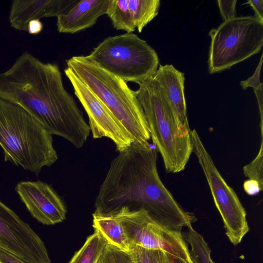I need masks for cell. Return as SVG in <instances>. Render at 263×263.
Wrapping results in <instances>:
<instances>
[{
    "instance_id": "obj_1",
    "label": "cell",
    "mask_w": 263,
    "mask_h": 263,
    "mask_svg": "<svg viewBox=\"0 0 263 263\" xmlns=\"http://www.w3.org/2000/svg\"><path fill=\"white\" fill-rule=\"evenodd\" d=\"M158 151L149 142L133 143L111 161L95 201V213L111 214L123 207L143 209L168 229L181 232L197 220L166 188L159 176Z\"/></svg>"
},
{
    "instance_id": "obj_2",
    "label": "cell",
    "mask_w": 263,
    "mask_h": 263,
    "mask_svg": "<svg viewBox=\"0 0 263 263\" xmlns=\"http://www.w3.org/2000/svg\"><path fill=\"white\" fill-rule=\"evenodd\" d=\"M0 98L19 105L52 135L81 148L90 128L65 89L58 65L44 63L27 51L0 72Z\"/></svg>"
},
{
    "instance_id": "obj_3",
    "label": "cell",
    "mask_w": 263,
    "mask_h": 263,
    "mask_svg": "<svg viewBox=\"0 0 263 263\" xmlns=\"http://www.w3.org/2000/svg\"><path fill=\"white\" fill-rule=\"evenodd\" d=\"M0 146L6 162L37 175L58 159L52 135L22 107L1 98Z\"/></svg>"
},
{
    "instance_id": "obj_4",
    "label": "cell",
    "mask_w": 263,
    "mask_h": 263,
    "mask_svg": "<svg viewBox=\"0 0 263 263\" xmlns=\"http://www.w3.org/2000/svg\"><path fill=\"white\" fill-rule=\"evenodd\" d=\"M136 93L148 124L151 138L162 156L166 171H182L193 152L190 128L180 123L154 78L139 84Z\"/></svg>"
},
{
    "instance_id": "obj_5",
    "label": "cell",
    "mask_w": 263,
    "mask_h": 263,
    "mask_svg": "<svg viewBox=\"0 0 263 263\" xmlns=\"http://www.w3.org/2000/svg\"><path fill=\"white\" fill-rule=\"evenodd\" d=\"M67 67L98 97L139 144L151 138L148 124L136 91L127 83L107 72L86 56H73Z\"/></svg>"
},
{
    "instance_id": "obj_6",
    "label": "cell",
    "mask_w": 263,
    "mask_h": 263,
    "mask_svg": "<svg viewBox=\"0 0 263 263\" xmlns=\"http://www.w3.org/2000/svg\"><path fill=\"white\" fill-rule=\"evenodd\" d=\"M86 57L125 82L138 85L154 78L159 66L156 51L134 33L107 37Z\"/></svg>"
},
{
    "instance_id": "obj_7",
    "label": "cell",
    "mask_w": 263,
    "mask_h": 263,
    "mask_svg": "<svg viewBox=\"0 0 263 263\" xmlns=\"http://www.w3.org/2000/svg\"><path fill=\"white\" fill-rule=\"evenodd\" d=\"M210 74L231 68L258 53L263 45V22L254 16H236L223 21L209 33Z\"/></svg>"
},
{
    "instance_id": "obj_8",
    "label": "cell",
    "mask_w": 263,
    "mask_h": 263,
    "mask_svg": "<svg viewBox=\"0 0 263 263\" xmlns=\"http://www.w3.org/2000/svg\"><path fill=\"white\" fill-rule=\"evenodd\" d=\"M191 138L193 152L204 173L215 205L222 219L226 234L236 246L250 230L246 210L235 192L219 173L195 129L191 130Z\"/></svg>"
},
{
    "instance_id": "obj_9",
    "label": "cell",
    "mask_w": 263,
    "mask_h": 263,
    "mask_svg": "<svg viewBox=\"0 0 263 263\" xmlns=\"http://www.w3.org/2000/svg\"><path fill=\"white\" fill-rule=\"evenodd\" d=\"M111 215L122 224L129 247L135 245L161 250L185 263H193L181 232L157 222L145 210H130L123 207Z\"/></svg>"
},
{
    "instance_id": "obj_10",
    "label": "cell",
    "mask_w": 263,
    "mask_h": 263,
    "mask_svg": "<svg viewBox=\"0 0 263 263\" xmlns=\"http://www.w3.org/2000/svg\"><path fill=\"white\" fill-rule=\"evenodd\" d=\"M74 93L89 118V125L94 139L108 138L120 153L127 149L134 140L98 97L67 67L64 70Z\"/></svg>"
},
{
    "instance_id": "obj_11",
    "label": "cell",
    "mask_w": 263,
    "mask_h": 263,
    "mask_svg": "<svg viewBox=\"0 0 263 263\" xmlns=\"http://www.w3.org/2000/svg\"><path fill=\"white\" fill-rule=\"evenodd\" d=\"M0 248L27 263H50L44 242L30 226L0 201Z\"/></svg>"
},
{
    "instance_id": "obj_12",
    "label": "cell",
    "mask_w": 263,
    "mask_h": 263,
    "mask_svg": "<svg viewBox=\"0 0 263 263\" xmlns=\"http://www.w3.org/2000/svg\"><path fill=\"white\" fill-rule=\"evenodd\" d=\"M15 190L30 214L39 222L49 226L65 219V203L51 185L41 181H24L18 182Z\"/></svg>"
},
{
    "instance_id": "obj_13",
    "label": "cell",
    "mask_w": 263,
    "mask_h": 263,
    "mask_svg": "<svg viewBox=\"0 0 263 263\" xmlns=\"http://www.w3.org/2000/svg\"><path fill=\"white\" fill-rule=\"evenodd\" d=\"M79 0H14L11 3L9 21L14 29L27 31L35 19L58 17L67 13Z\"/></svg>"
},
{
    "instance_id": "obj_14",
    "label": "cell",
    "mask_w": 263,
    "mask_h": 263,
    "mask_svg": "<svg viewBox=\"0 0 263 263\" xmlns=\"http://www.w3.org/2000/svg\"><path fill=\"white\" fill-rule=\"evenodd\" d=\"M110 0H79L67 13L57 17L60 33L73 34L95 25L106 14Z\"/></svg>"
},
{
    "instance_id": "obj_15",
    "label": "cell",
    "mask_w": 263,
    "mask_h": 263,
    "mask_svg": "<svg viewBox=\"0 0 263 263\" xmlns=\"http://www.w3.org/2000/svg\"><path fill=\"white\" fill-rule=\"evenodd\" d=\"M154 78L162 88L180 123L190 128L184 95V73L173 65H159Z\"/></svg>"
},
{
    "instance_id": "obj_16",
    "label": "cell",
    "mask_w": 263,
    "mask_h": 263,
    "mask_svg": "<svg viewBox=\"0 0 263 263\" xmlns=\"http://www.w3.org/2000/svg\"><path fill=\"white\" fill-rule=\"evenodd\" d=\"M92 227L99 232L108 244L128 252L129 245L119 220L113 215L94 212Z\"/></svg>"
},
{
    "instance_id": "obj_17",
    "label": "cell",
    "mask_w": 263,
    "mask_h": 263,
    "mask_svg": "<svg viewBox=\"0 0 263 263\" xmlns=\"http://www.w3.org/2000/svg\"><path fill=\"white\" fill-rule=\"evenodd\" d=\"M128 7L138 31L140 33L159 13V0H127Z\"/></svg>"
},
{
    "instance_id": "obj_18",
    "label": "cell",
    "mask_w": 263,
    "mask_h": 263,
    "mask_svg": "<svg viewBox=\"0 0 263 263\" xmlns=\"http://www.w3.org/2000/svg\"><path fill=\"white\" fill-rule=\"evenodd\" d=\"M107 244L102 235L95 230L68 263H97Z\"/></svg>"
},
{
    "instance_id": "obj_19",
    "label": "cell",
    "mask_w": 263,
    "mask_h": 263,
    "mask_svg": "<svg viewBox=\"0 0 263 263\" xmlns=\"http://www.w3.org/2000/svg\"><path fill=\"white\" fill-rule=\"evenodd\" d=\"M106 14L115 29L133 33L136 27L128 7L127 0H110Z\"/></svg>"
},
{
    "instance_id": "obj_20",
    "label": "cell",
    "mask_w": 263,
    "mask_h": 263,
    "mask_svg": "<svg viewBox=\"0 0 263 263\" xmlns=\"http://www.w3.org/2000/svg\"><path fill=\"white\" fill-rule=\"evenodd\" d=\"M184 234L185 240L189 244L190 253L193 263H215L211 256V251L203 236L196 231L192 225L188 226Z\"/></svg>"
},
{
    "instance_id": "obj_21",
    "label": "cell",
    "mask_w": 263,
    "mask_h": 263,
    "mask_svg": "<svg viewBox=\"0 0 263 263\" xmlns=\"http://www.w3.org/2000/svg\"><path fill=\"white\" fill-rule=\"evenodd\" d=\"M128 253L132 263H173L168 254L159 249L133 245Z\"/></svg>"
},
{
    "instance_id": "obj_22",
    "label": "cell",
    "mask_w": 263,
    "mask_h": 263,
    "mask_svg": "<svg viewBox=\"0 0 263 263\" xmlns=\"http://www.w3.org/2000/svg\"><path fill=\"white\" fill-rule=\"evenodd\" d=\"M263 146L262 141L259 152L256 157L250 163L243 167L245 176L249 179L257 181L259 184L263 186Z\"/></svg>"
},
{
    "instance_id": "obj_23",
    "label": "cell",
    "mask_w": 263,
    "mask_h": 263,
    "mask_svg": "<svg viewBox=\"0 0 263 263\" xmlns=\"http://www.w3.org/2000/svg\"><path fill=\"white\" fill-rule=\"evenodd\" d=\"M97 263H132L129 254L107 244Z\"/></svg>"
},
{
    "instance_id": "obj_24",
    "label": "cell",
    "mask_w": 263,
    "mask_h": 263,
    "mask_svg": "<svg viewBox=\"0 0 263 263\" xmlns=\"http://www.w3.org/2000/svg\"><path fill=\"white\" fill-rule=\"evenodd\" d=\"M262 59V54L259 64L252 76L246 80L240 82V84L243 89L246 90L248 87H252L253 89H263V83L260 81V74Z\"/></svg>"
},
{
    "instance_id": "obj_25",
    "label": "cell",
    "mask_w": 263,
    "mask_h": 263,
    "mask_svg": "<svg viewBox=\"0 0 263 263\" xmlns=\"http://www.w3.org/2000/svg\"><path fill=\"white\" fill-rule=\"evenodd\" d=\"M236 0H218L217 5L223 21L236 17Z\"/></svg>"
},
{
    "instance_id": "obj_26",
    "label": "cell",
    "mask_w": 263,
    "mask_h": 263,
    "mask_svg": "<svg viewBox=\"0 0 263 263\" xmlns=\"http://www.w3.org/2000/svg\"><path fill=\"white\" fill-rule=\"evenodd\" d=\"M243 189L248 195L253 196L261 191L262 186L257 181L249 179L244 182Z\"/></svg>"
},
{
    "instance_id": "obj_27",
    "label": "cell",
    "mask_w": 263,
    "mask_h": 263,
    "mask_svg": "<svg viewBox=\"0 0 263 263\" xmlns=\"http://www.w3.org/2000/svg\"><path fill=\"white\" fill-rule=\"evenodd\" d=\"M0 263H27L14 254L0 248Z\"/></svg>"
},
{
    "instance_id": "obj_28",
    "label": "cell",
    "mask_w": 263,
    "mask_h": 263,
    "mask_svg": "<svg viewBox=\"0 0 263 263\" xmlns=\"http://www.w3.org/2000/svg\"><path fill=\"white\" fill-rule=\"evenodd\" d=\"M248 4L253 9L255 12L254 16L256 18L263 22V1L262 0H249L243 5Z\"/></svg>"
},
{
    "instance_id": "obj_29",
    "label": "cell",
    "mask_w": 263,
    "mask_h": 263,
    "mask_svg": "<svg viewBox=\"0 0 263 263\" xmlns=\"http://www.w3.org/2000/svg\"><path fill=\"white\" fill-rule=\"evenodd\" d=\"M43 27L44 25L40 20L35 19L29 22L27 31L30 34L36 35L42 32Z\"/></svg>"
},
{
    "instance_id": "obj_30",
    "label": "cell",
    "mask_w": 263,
    "mask_h": 263,
    "mask_svg": "<svg viewBox=\"0 0 263 263\" xmlns=\"http://www.w3.org/2000/svg\"><path fill=\"white\" fill-rule=\"evenodd\" d=\"M255 93L260 112V130L261 136L262 137V110H263V89H254Z\"/></svg>"
},
{
    "instance_id": "obj_31",
    "label": "cell",
    "mask_w": 263,
    "mask_h": 263,
    "mask_svg": "<svg viewBox=\"0 0 263 263\" xmlns=\"http://www.w3.org/2000/svg\"><path fill=\"white\" fill-rule=\"evenodd\" d=\"M171 258L173 262V263H185L184 262L182 261V260L178 259V258L173 257L171 255H170Z\"/></svg>"
}]
</instances>
